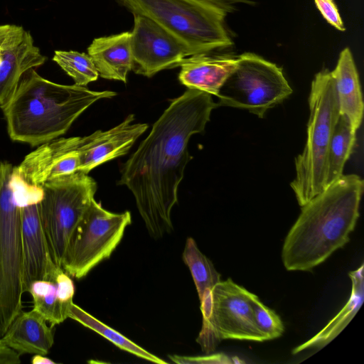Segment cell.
<instances>
[{
	"mask_svg": "<svg viewBox=\"0 0 364 364\" xmlns=\"http://www.w3.org/2000/svg\"><path fill=\"white\" fill-rule=\"evenodd\" d=\"M217 107L211 95L188 88L172 100L122 166L118 184L132 193L147 231L154 239L173 230L171 210L191 159L188 141L204 131Z\"/></svg>",
	"mask_w": 364,
	"mask_h": 364,
	"instance_id": "obj_1",
	"label": "cell"
},
{
	"mask_svg": "<svg viewBox=\"0 0 364 364\" xmlns=\"http://www.w3.org/2000/svg\"><path fill=\"white\" fill-rule=\"evenodd\" d=\"M363 189L359 176L343 175L301 206L282 247L287 270L310 271L349 242Z\"/></svg>",
	"mask_w": 364,
	"mask_h": 364,
	"instance_id": "obj_2",
	"label": "cell"
},
{
	"mask_svg": "<svg viewBox=\"0 0 364 364\" xmlns=\"http://www.w3.org/2000/svg\"><path fill=\"white\" fill-rule=\"evenodd\" d=\"M117 95L51 82L33 68L26 71L1 108L11 140L39 146L65 134L91 105Z\"/></svg>",
	"mask_w": 364,
	"mask_h": 364,
	"instance_id": "obj_3",
	"label": "cell"
},
{
	"mask_svg": "<svg viewBox=\"0 0 364 364\" xmlns=\"http://www.w3.org/2000/svg\"><path fill=\"white\" fill-rule=\"evenodd\" d=\"M309 105L306 141L295 158L296 175L290 183L301 207L326 188L328 149L340 116L334 81L327 69L312 80Z\"/></svg>",
	"mask_w": 364,
	"mask_h": 364,
	"instance_id": "obj_4",
	"label": "cell"
},
{
	"mask_svg": "<svg viewBox=\"0 0 364 364\" xmlns=\"http://www.w3.org/2000/svg\"><path fill=\"white\" fill-rule=\"evenodd\" d=\"M133 14L145 16L189 49L192 55L228 48L227 14L202 0H119Z\"/></svg>",
	"mask_w": 364,
	"mask_h": 364,
	"instance_id": "obj_5",
	"label": "cell"
},
{
	"mask_svg": "<svg viewBox=\"0 0 364 364\" xmlns=\"http://www.w3.org/2000/svg\"><path fill=\"white\" fill-rule=\"evenodd\" d=\"M14 166L0 162V338L22 311L21 212L12 181Z\"/></svg>",
	"mask_w": 364,
	"mask_h": 364,
	"instance_id": "obj_6",
	"label": "cell"
},
{
	"mask_svg": "<svg viewBox=\"0 0 364 364\" xmlns=\"http://www.w3.org/2000/svg\"><path fill=\"white\" fill-rule=\"evenodd\" d=\"M42 224L53 261L61 267L73 232L97 191L95 181L82 172L62 176L41 186Z\"/></svg>",
	"mask_w": 364,
	"mask_h": 364,
	"instance_id": "obj_7",
	"label": "cell"
},
{
	"mask_svg": "<svg viewBox=\"0 0 364 364\" xmlns=\"http://www.w3.org/2000/svg\"><path fill=\"white\" fill-rule=\"evenodd\" d=\"M254 296L229 278L219 282L203 296L200 300L203 324L196 342L205 353L213 351L225 339L267 341L254 321Z\"/></svg>",
	"mask_w": 364,
	"mask_h": 364,
	"instance_id": "obj_8",
	"label": "cell"
},
{
	"mask_svg": "<svg viewBox=\"0 0 364 364\" xmlns=\"http://www.w3.org/2000/svg\"><path fill=\"white\" fill-rule=\"evenodd\" d=\"M292 93L282 69L253 53L237 56L234 72L220 87L218 106L247 109L262 118Z\"/></svg>",
	"mask_w": 364,
	"mask_h": 364,
	"instance_id": "obj_9",
	"label": "cell"
},
{
	"mask_svg": "<svg viewBox=\"0 0 364 364\" xmlns=\"http://www.w3.org/2000/svg\"><path fill=\"white\" fill-rule=\"evenodd\" d=\"M132 223L129 211L114 213L93 198L70 238L61 267L77 279L108 259Z\"/></svg>",
	"mask_w": 364,
	"mask_h": 364,
	"instance_id": "obj_10",
	"label": "cell"
},
{
	"mask_svg": "<svg viewBox=\"0 0 364 364\" xmlns=\"http://www.w3.org/2000/svg\"><path fill=\"white\" fill-rule=\"evenodd\" d=\"M133 15L132 70L135 73L150 77L179 66L184 58L192 55L188 48L155 21L143 15Z\"/></svg>",
	"mask_w": 364,
	"mask_h": 364,
	"instance_id": "obj_11",
	"label": "cell"
},
{
	"mask_svg": "<svg viewBox=\"0 0 364 364\" xmlns=\"http://www.w3.org/2000/svg\"><path fill=\"white\" fill-rule=\"evenodd\" d=\"M79 139L58 137L45 142L27 154L14 170L28 183L38 186L78 172Z\"/></svg>",
	"mask_w": 364,
	"mask_h": 364,
	"instance_id": "obj_12",
	"label": "cell"
},
{
	"mask_svg": "<svg viewBox=\"0 0 364 364\" xmlns=\"http://www.w3.org/2000/svg\"><path fill=\"white\" fill-rule=\"evenodd\" d=\"M46 60L29 32L16 25L0 26V107L15 90L23 75Z\"/></svg>",
	"mask_w": 364,
	"mask_h": 364,
	"instance_id": "obj_13",
	"label": "cell"
},
{
	"mask_svg": "<svg viewBox=\"0 0 364 364\" xmlns=\"http://www.w3.org/2000/svg\"><path fill=\"white\" fill-rule=\"evenodd\" d=\"M133 114H129L117 126L107 130H97L79 139V171L88 173L97 166L124 156L148 128V124L136 123Z\"/></svg>",
	"mask_w": 364,
	"mask_h": 364,
	"instance_id": "obj_14",
	"label": "cell"
},
{
	"mask_svg": "<svg viewBox=\"0 0 364 364\" xmlns=\"http://www.w3.org/2000/svg\"><path fill=\"white\" fill-rule=\"evenodd\" d=\"M40 202L20 208L23 257V289L28 292L32 282L42 279L55 264L53 261L42 224Z\"/></svg>",
	"mask_w": 364,
	"mask_h": 364,
	"instance_id": "obj_15",
	"label": "cell"
},
{
	"mask_svg": "<svg viewBox=\"0 0 364 364\" xmlns=\"http://www.w3.org/2000/svg\"><path fill=\"white\" fill-rule=\"evenodd\" d=\"M28 292L33 298V309L51 326L68 318L73 304L75 285L61 267L54 264L43 279L32 282Z\"/></svg>",
	"mask_w": 364,
	"mask_h": 364,
	"instance_id": "obj_16",
	"label": "cell"
},
{
	"mask_svg": "<svg viewBox=\"0 0 364 364\" xmlns=\"http://www.w3.org/2000/svg\"><path fill=\"white\" fill-rule=\"evenodd\" d=\"M237 65V56L200 53L184 58L179 66L178 80L188 88L218 96L226 80Z\"/></svg>",
	"mask_w": 364,
	"mask_h": 364,
	"instance_id": "obj_17",
	"label": "cell"
},
{
	"mask_svg": "<svg viewBox=\"0 0 364 364\" xmlns=\"http://www.w3.org/2000/svg\"><path fill=\"white\" fill-rule=\"evenodd\" d=\"M53 326L33 309L21 311L1 338L20 356L23 354L46 355L54 343Z\"/></svg>",
	"mask_w": 364,
	"mask_h": 364,
	"instance_id": "obj_18",
	"label": "cell"
},
{
	"mask_svg": "<svg viewBox=\"0 0 364 364\" xmlns=\"http://www.w3.org/2000/svg\"><path fill=\"white\" fill-rule=\"evenodd\" d=\"M131 38V32H123L92 41L87 53L101 77L127 82L132 68Z\"/></svg>",
	"mask_w": 364,
	"mask_h": 364,
	"instance_id": "obj_19",
	"label": "cell"
},
{
	"mask_svg": "<svg viewBox=\"0 0 364 364\" xmlns=\"http://www.w3.org/2000/svg\"><path fill=\"white\" fill-rule=\"evenodd\" d=\"M331 74L334 81L340 114L346 117L357 131L362 122L364 105L358 73L348 48L341 52L337 65Z\"/></svg>",
	"mask_w": 364,
	"mask_h": 364,
	"instance_id": "obj_20",
	"label": "cell"
},
{
	"mask_svg": "<svg viewBox=\"0 0 364 364\" xmlns=\"http://www.w3.org/2000/svg\"><path fill=\"white\" fill-rule=\"evenodd\" d=\"M363 264L354 271L349 272L352 282L350 296L338 313L327 325L309 341L296 346L293 354L308 348H321L334 339L353 319L360 309L364 299Z\"/></svg>",
	"mask_w": 364,
	"mask_h": 364,
	"instance_id": "obj_21",
	"label": "cell"
},
{
	"mask_svg": "<svg viewBox=\"0 0 364 364\" xmlns=\"http://www.w3.org/2000/svg\"><path fill=\"white\" fill-rule=\"evenodd\" d=\"M356 131L348 119L341 115L334 127L326 159V188L343 176L346 162L355 143Z\"/></svg>",
	"mask_w": 364,
	"mask_h": 364,
	"instance_id": "obj_22",
	"label": "cell"
},
{
	"mask_svg": "<svg viewBox=\"0 0 364 364\" xmlns=\"http://www.w3.org/2000/svg\"><path fill=\"white\" fill-rule=\"evenodd\" d=\"M68 318L97 333L123 350L154 363H167L165 360L146 350L116 330L101 322L74 303L70 307Z\"/></svg>",
	"mask_w": 364,
	"mask_h": 364,
	"instance_id": "obj_23",
	"label": "cell"
},
{
	"mask_svg": "<svg viewBox=\"0 0 364 364\" xmlns=\"http://www.w3.org/2000/svg\"><path fill=\"white\" fill-rule=\"evenodd\" d=\"M183 260L194 281L199 300L221 281V276L212 262L203 255L192 237H188L183 252Z\"/></svg>",
	"mask_w": 364,
	"mask_h": 364,
	"instance_id": "obj_24",
	"label": "cell"
},
{
	"mask_svg": "<svg viewBox=\"0 0 364 364\" xmlns=\"http://www.w3.org/2000/svg\"><path fill=\"white\" fill-rule=\"evenodd\" d=\"M53 60L73 79L77 85L85 87L99 76L92 59L85 53L55 50Z\"/></svg>",
	"mask_w": 364,
	"mask_h": 364,
	"instance_id": "obj_25",
	"label": "cell"
},
{
	"mask_svg": "<svg viewBox=\"0 0 364 364\" xmlns=\"http://www.w3.org/2000/svg\"><path fill=\"white\" fill-rule=\"evenodd\" d=\"M252 307L255 325L267 341L279 338L283 334L284 326L279 316L265 306L255 294Z\"/></svg>",
	"mask_w": 364,
	"mask_h": 364,
	"instance_id": "obj_26",
	"label": "cell"
},
{
	"mask_svg": "<svg viewBox=\"0 0 364 364\" xmlns=\"http://www.w3.org/2000/svg\"><path fill=\"white\" fill-rule=\"evenodd\" d=\"M314 3L328 23L341 31L346 30L333 0H314Z\"/></svg>",
	"mask_w": 364,
	"mask_h": 364,
	"instance_id": "obj_27",
	"label": "cell"
},
{
	"mask_svg": "<svg viewBox=\"0 0 364 364\" xmlns=\"http://www.w3.org/2000/svg\"><path fill=\"white\" fill-rule=\"evenodd\" d=\"M170 359L176 363H232L229 358L223 354H213L201 357H187L177 355H169Z\"/></svg>",
	"mask_w": 364,
	"mask_h": 364,
	"instance_id": "obj_28",
	"label": "cell"
},
{
	"mask_svg": "<svg viewBox=\"0 0 364 364\" xmlns=\"http://www.w3.org/2000/svg\"><path fill=\"white\" fill-rule=\"evenodd\" d=\"M213 4L227 14L237 10L240 6L252 5L255 4L254 0H202Z\"/></svg>",
	"mask_w": 364,
	"mask_h": 364,
	"instance_id": "obj_29",
	"label": "cell"
},
{
	"mask_svg": "<svg viewBox=\"0 0 364 364\" xmlns=\"http://www.w3.org/2000/svg\"><path fill=\"white\" fill-rule=\"evenodd\" d=\"M20 355L0 338V364H18Z\"/></svg>",
	"mask_w": 364,
	"mask_h": 364,
	"instance_id": "obj_30",
	"label": "cell"
},
{
	"mask_svg": "<svg viewBox=\"0 0 364 364\" xmlns=\"http://www.w3.org/2000/svg\"><path fill=\"white\" fill-rule=\"evenodd\" d=\"M33 364H56L55 362L43 355L35 354L32 359Z\"/></svg>",
	"mask_w": 364,
	"mask_h": 364,
	"instance_id": "obj_31",
	"label": "cell"
}]
</instances>
